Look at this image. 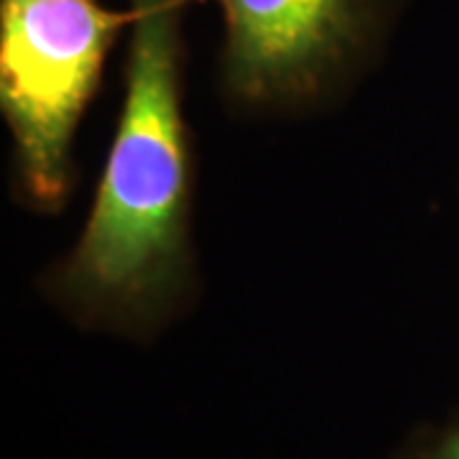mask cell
<instances>
[{
  "mask_svg": "<svg viewBox=\"0 0 459 459\" xmlns=\"http://www.w3.org/2000/svg\"><path fill=\"white\" fill-rule=\"evenodd\" d=\"M189 0H131L113 146L77 243L39 291L77 327L151 342L197 299L195 156L184 117L181 16Z\"/></svg>",
  "mask_w": 459,
  "mask_h": 459,
  "instance_id": "1",
  "label": "cell"
},
{
  "mask_svg": "<svg viewBox=\"0 0 459 459\" xmlns=\"http://www.w3.org/2000/svg\"><path fill=\"white\" fill-rule=\"evenodd\" d=\"M131 13L100 0H0V110L18 197L56 212L74 184V135Z\"/></svg>",
  "mask_w": 459,
  "mask_h": 459,
  "instance_id": "2",
  "label": "cell"
},
{
  "mask_svg": "<svg viewBox=\"0 0 459 459\" xmlns=\"http://www.w3.org/2000/svg\"><path fill=\"white\" fill-rule=\"evenodd\" d=\"M220 95L235 115L337 105L377 65L409 0H217Z\"/></svg>",
  "mask_w": 459,
  "mask_h": 459,
  "instance_id": "3",
  "label": "cell"
},
{
  "mask_svg": "<svg viewBox=\"0 0 459 459\" xmlns=\"http://www.w3.org/2000/svg\"><path fill=\"white\" fill-rule=\"evenodd\" d=\"M391 459H459V411L439 424L413 429Z\"/></svg>",
  "mask_w": 459,
  "mask_h": 459,
  "instance_id": "4",
  "label": "cell"
}]
</instances>
